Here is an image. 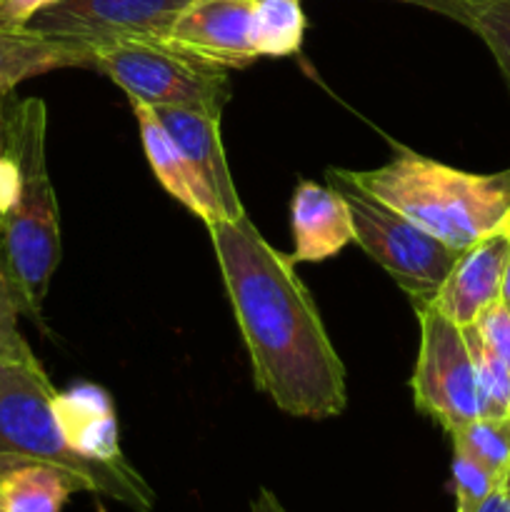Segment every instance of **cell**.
<instances>
[{"label":"cell","mask_w":510,"mask_h":512,"mask_svg":"<svg viewBox=\"0 0 510 512\" xmlns=\"http://www.w3.org/2000/svg\"><path fill=\"white\" fill-rule=\"evenodd\" d=\"M208 230L260 393L295 418L343 413L345 365L290 255L275 250L248 213Z\"/></svg>","instance_id":"6da1fadb"},{"label":"cell","mask_w":510,"mask_h":512,"mask_svg":"<svg viewBox=\"0 0 510 512\" xmlns=\"http://www.w3.org/2000/svg\"><path fill=\"white\" fill-rule=\"evenodd\" d=\"M348 178L455 250L508 228L510 168L468 173L398 145L388 163Z\"/></svg>","instance_id":"7a4b0ae2"},{"label":"cell","mask_w":510,"mask_h":512,"mask_svg":"<svg viewBox=\"0 0 510 512\" xmlns=\"http://www.w3.org/2000/svg\"><path fill=\"white\" fill-rule=\"evenodd\" d=\"M48 108L40 98L18 100L10 155L20 168V195L0 220V268L20 313L40 323L50 280L60 265L63 238L53 180L48 173Z\"/></svg>","instance_id":"3957f363"},{"label":"cell","mask_w":510,"mask_h":512,"mask_svg":"<svg viewBox=\"0 0 510 512\" xmlns=\"http://www.w3.org/2000/svg\"><path fill=\"white\" fill-rule=\"evenodd\" d=\"M58 390L35 363H0V458H30L58 465L85 485L135 512L155 508V490L135 465L95 463L65 443L53 410Z\"/></svg>","instance_id":"277c9868"},{"label":"cell","mask_w":510,"mask_h":512,"mask_svg":"<svg viewBox=\"0 0 510 512\" xmlns=\"http://www.w3.org/2000/svg\"><path fill=\"white\" fill-rule=\"evenodd\" d=\"M93 70L148 108H180L220 118L230 100L228 70L168 40H125L95 50Z\"/></svg>","instance_id":"5b68a950"},{"label":"cell","mask_w":510,"mask_h":512,"mask_svg":"<svg viewBox=\"0 0 510 512\" xmlns=\"http://www.w3.org/2000/svg\"><path fill=\"white\" fill-rule=\"evenodd\" d=\"M328 183L345 198L353 220V240L373 258L410 300L433 298L460 250L430 235L388 203L348 178V170L328 168Z\"/></svg>","instance_id":"8992f818"},{"label":"cell","mask_w":510,"mask_h":512,"mask_svg":"<svg viewBox=\"0 0 510 512\" xmlns=\"http://www.w3.org/2000/svg\"><path fill=\"white\" fill-rule=\"evenodd\" d=\"M410 303L420 320V350L410 378L413 403L445 433H453L483 415V395L465 333L428 298H413Z\"/></svg>","instance_id":"52a82bcc"},{"label":"cell","mask_w":510,"mask_h":512,"mask_svg":"<svg viewBox=\"0 0 510 512\" xmlns=\"http://www.w3.org/2000/svg\"><path fill=\"white\" fill-rule=\"evenodd\" d=\"M190 0H58L30 28L95 50L125 40H168Z\"/></svg>","instance_id":"ba28073f"},{"label":"cell","mask_w":510,"mask_h":512,"mask_svg":"<svg viewBox=\"0 0 510 512\" xmlns=\"http://www.w3.org/2000/svg\"><path fill=\"white\" fill-rule=\"evenodd\" d=\"M168 43L225 70L248 68L255 50V0H190Z\"/></svg>","instance_id":"9c48e42d"},{"label":"cell","mask_w":510,"mask_h":512,"mask_svg":"<svg viewBox=\"0 0 510 512\" xmlns=\"http://www.w3.org/2000/svg\"><path fill=\"white\" fill-rule=\"evenodd\" d=\"M508 253V228L485 235L483 240L473 243L470 248L460 250L450 273L445 275L440 288L428 300L460 328L473 325L488 305L500 300Z\"/></svg>","instance_id":"30bf717a"},{"label":"cell","mask_w":510,"mask_h":512,"mask_svg":"<svg viewBox=\"0 0 510 512\" xmlns=\"http://www.w3.org/2000/svg\"><path fill=\"white\" fill-rule=\"evenodd\" d=\"M290 225H293V260L298 263H323L335 258L348 243H353V220L348 203L333 185L315 180H300L290 198Z\"/></svg>","instance_id":"8fae6325"},{"label":"cell","mask_w":510,"mask_h":512,"mask_svg":"<svg viewBox=\"0 0 510 512\" xmlns=\"http://www.w3.org/2000/svg\"><path fill=\"white\" fill-rule=\"evenodd\" d=\"M163 128L170 138L178 143L185 158L195 168V173L203 178L213 198L218 200L223 218H240L245 215L240 203L238 188L230 175L228 158H225L223 140H220V118L198 113V110L180 108H153Z\"/></svg>","instance_id":"7c38bea8"},{"label":"cell","mask_w":510,"mask_h":512,"mask_svg":"<svg viewBox=\"0 0 510 512\" xmlns=\"http://www.w3.org/2000/svg\"><path fill=\"white\" fill-rule=\"evenodd\" d=\"M53 410L65 443L75 453L95 463H130L120 450L118 418L108 390L93 383L75 385L65 393H55Z\"/></svg>","instance_id":"4fadbf2b"},{"label":"cell","mask_w":510,"mask_h":512,"mask_svg":"<svg viewBox=\"0 0 510 512\" xmlns=\"http://www.w3.org/2000/svg\"><path fill=\"white\" fill-rule=\"evenodd\" d=\"M133 113L135 120H138L145 158H148L155 178L168 190L170 198L178 200L183 208H188L205 225L215 223V220H223L218 200L213 198V193L203 183V178L195 173V168L185 158L183 150L178 148V143L170 138V133L163 128L155 110L143 103H133Z\"/></svg>","instance_id":"5bb4252c"},{"label":"cell","mask_w":510,"mask_h":512,"mask_svg":"<svg viewBox=\"0 0 510 512\" xmlns=\"http://www.w3.org/2000/svg\"><path fill=\"white\" fill-rule=\"evenodd\" d=\"M95 53L80 43L53 38L30 25H0V93H15V85L35 75L63 68H93Z\"/></svg>","instance_id":"9a60e30c"},{"label":"cell","mask_w":510,"mask_h":512,"mask_svg":"<svg viewBox=\"0 0 510 512\" xmlns=\"http://www.w3.org/2000/svg\"><path fill=\"white\" fill-rule=\"evenodd\" d=\"M85 485L58 465L30 458H0V512H63Z\"/></svg>","instance_id":"2e32d148"},{"label":"cell","mask_w":510,"mask_h":512,"mask_svg":"<svg viewBox=\"0 0 510 512\" xmlns=\"http://www.w3.org/2000/svg\"><path fill=\"white\" fill-rule=\"evenodd\" d=\"M305 20L300 0H255V50L260 58H288L303 45Z\"/></svg>","instance_id":"e0dca14e"},{"label":"cell","mask_w":510,"mask_h":512,"mask_svg":"<svg viewBox=\"0 0 510 512\" xmlns=\"http://www.w3.org/2000/svg\"><path fill=\"white\" fill-rule=\"evenodd\" d=\"M448 435L453 450L465 453L503 480L510 465V415H480Z\"/></svg>","instance_id":"ac0fdd59"},{"label":"cell","mask_w":510,"mask_h":512,"mask_svg":"<svg viewBox=\"0 0 510 512\" xmlns=\"http://www.w3.org/2000/svg\"><path fill=\"white\" fill-rule=\"evenodd\" d=\"M465 343L473 358L478 388L483 395V415H510V368L480 338L475 325H465Z\"/></svg>","instance_id":"d6986e66"},{"label":"cell","mask_w":510,"mask_h":512,"mask_svg":"<svg viewBox=\"0 0 510 512\" xmlns=\"http://www.w3.org/2000/svg\"><path fill=\"white\" fill-rule=\"evenodd\" d=\"M463 25L488 45L510 83V0H465Z\"/></svg>","instance_id":"ffe728a7"},{"label":"cell","mask_w":510,"mask_h":512,"mask_svg":"<svg viewBox=\"0 0 510 512\" xmlns=\"http://www.w3.org/2000/svg\"><path fill=\"white\" fill-rule=\"evenodd\" d=\"M450 473H453L455 512L473 510L480 500L488 498V495L500 485V478H495L490 470H485L483 465L475 463V460L468 458L465 453H458V450H453Z\"/></svg>","instance_id":"44dd1931"},{"label":"cell","mask_w":510,"mask_h":512,"mask_svg":"<svg viewBox=\"0 0 510 512\" xmlns=\"http://www.w3.org/2000/svg\"><path fill=\"white\" fill-rule=\"evenodd\" d=\"M20 308L13 288L0 268V363H35V353L20 333Z\"/></svg>","instance_id":"7402d4cb"},{"label":"cell","mask_w":510,"mask_h":512,"mask_svg":"<svg viewBox=\"0 0 510 512\" xmlns=\"http://www.w3.org/2000/svg\"><path fill=\"white\" fill-rule=\"evenodd\" d=\"M475 330L480 338L490 345L495 355L510 368V308L503 300H495L493 305L483 310L475 320Z\"/></svg>","instance_id":"603a6c76"},{"label":"cell","mask_w":510,"mask_h":512,"mask_svg":"<svg viewBox=\"0 0 510 512\" xmlns=\"http://www.w3.org/2000/svg\"><path fill=\"white\" fill-rule=\"evenodd\" d=\"M58 0H0V25L20 28L28 25L40 10L50 8Z\"/></svg>","instance_id":"cb8c5ba5"},{"label":"cell","mask_w":510,"mask_h":512,"mask_svg":"<svg viewBox=\"0 0 510 512\" xmlns=\"http://www.w3.org/2000/svg\"><path fill=\"white\" fill-rule=\"evenodd\" d=\"M20 195V168L13 155H0V220L13 210Z\"/></svg>","instance_id":"d4e9b609"},{"label":"cell","mask_w":510,"mask_h":512,"mask_svg":"<svg viewBox=\"0 0 510 512\" xmlns=\"http://www.w3.org/2000/svg\"><path fill=\"white\" fill-rule=\"evenodd\" d=\"M18 100L15 93H0V155H10V133H13Z\"/></svg>","instance_id":"484cf974"},{"label":"cell","mask_w":510,"mask_h":512,"mask_svg":"<svg viewBox=\"0 0 510 512\" xmlns=\"http://www.w3.org/2000/svg\"><path fill=\"white\" fill-rule=\"evenodd\" d=\"M398 3L418 5V8L433 10V13L445 15V18L455 20V23L463 25L465 18V0H398Z\"/></svg>","instance_id":"4316f807"},{"label":"cell","mask_w":510,"mask_h":512,"mask_svg":"<svg viewBox=\"0 0 510 512\" xmlns=\"http://www.w3.org/2000/svg\"><path fill=\"white\" fill-rule=\"evenodd\" d=\"M468 512H510V495L505 493L503 483L493 490L485 500H480L473 510Z\"/></svg>","instance_id":"83f0119b"},{"label":"cell","mask_w":510,"mask_h":512,"mask_svg":"<svg viewBox=\"0 0 510 512\" xmlns=\"http://www.w3.org/2000/svg\"><path fill=\"white\" fill-rule=\"evenodd\" d=\"M250 512H290L280 503V498L275 493H270L268 488H260L258 495L250 503Z\"/></svg>","instance_id":"f1b7e54d"},{"label":"cell","mask_w":510,"mask_h":512,"mask_svg":"<svg viewBox=\"0 0 510 512\" xmlns=\"http://www.w3.org/2000/svg\"><path fill=\"white\" fill-rule=\"evenodd\" d=\"M500 300L510 308V253H508V263H505V273H503V288H500Z\"/></svg>","instance_id":"f546056e"},{"label":"cell","mask_w":510,"mask_h":512,"mask_svg":"<svg viewBox=\"0 0 510 512\" xmlns=\"http://www.w3.org/2000/svg\"><path fill=\"white\" fill-rule=\"evenodd\" d=\"M500 483H503L505 493L510 495V465H508V470H505V475H503V480H500Z\"/></svg>","instance_id":"4dcf8cb0"},{"label":"cell","mask_w":510,"mask_h":512,"mask_svg":"<svg viewBox=\"0 0 510 512\" xmlns=\"http://www.w3.org/2000/svg\"><path fill=\"white\" fill-rule=\"evenodd\" d=\"M508 233H510V215H508Z\"/></svg>","instance_id":"1f68e13d"}]
</instances>
